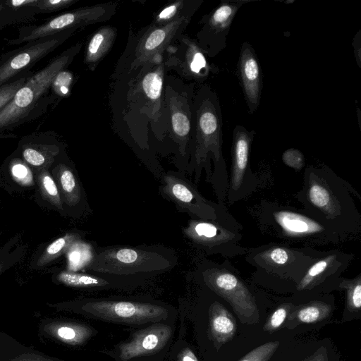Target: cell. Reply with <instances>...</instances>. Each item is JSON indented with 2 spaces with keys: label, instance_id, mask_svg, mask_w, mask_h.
Wrapping results in <instances>:
<instances>
[{
  "label": "cell",
  "instance_id": "1",
  "mask_svg": "<svg viewBox=\"0 0 361 361\" xmlns=\"http://www.w3.org/2000/svg\"><path fill=\"white\" fill-rule=\"evenodd\" d=\"M295 197L302 207L348 240L361 232V214L355 198L361 197L345 180L325 165L307 166Z\"/></svg>",
  "mask_w": 361,
  "mask_h": 361
},
{
  "label": "cell",
  "instance_id": "2",
  "mask_svg": "<svg viewBox=\"0 0 361 361\" xmlns=\"http://www.w3.org/2000/svg\"><path fill=\"white\" fill-rule=\"evenodd\" d=\"M196 109V133L191 161L188 166L197 184L202 172L211 184L219 203L224 204L228 185L226 163L222 154V117L216 94L209 87L198 94Z\"/></svg>",
  "mask_w": 361,
  "mask_h": 361
},
{
  "label": "cell",
  "instance_id": "3",
  "mask_svg": "<svg viewBox=\"0 0 361 361\" xmlns=\"http://www.w3.org/2000/svg\"><path fill=\"white\" fill-rule=\"evenodd\" d=\"M178 259L174 250L160 245L96 247L95 257L85 271L119 285L170 271Z\"/></svg>",
  "mask_w": 361,
  "mask_h": 361
},
{
  "label": "cell",
  "instance_id": "4",
  "mask_svg": "<svg viewBox=\"0 0 361 361\" xmlns=\"http://www.w3.org/2000/svg\"><path fill=\"white\" fill-rule=\"evenodd\" d=\"M255 215L261 232L279 240L280 243L315 248L348 240L302 207L263 200Z\"/></svg>",
  "mask_w": 361,
  "mask_h": 361
},
{
  "label": "cell",
  "instance_id": "5",
  "mask_svg": "<svg viewBox=\"0 0 361 361\" xmlns=\"http://www.w3.org/2000/svg\"><path fill=\"white\" fill-rule=\"evenodd\" d=\"M80 48V44L71 47L42 69L27 77L10 102L0 111V138L11 137L8 131L45 113L48 105L54 101L52 96L54 95L49 94L54 78L68 66Z\"/></svg>",
  "mask_w": 361,
  "mask_h": 361
},
{
  "label": "cell",
  "instance_id": "6",
  "mask_svg": "<svg viewBox=\"0 0 361 361\" xmlns=\"http://www.w3.org/2000/svg\"><path fill=\"white\" fill-rule=\"evenodd\" d=\"M324 250L270 243L249 248L245 261L255 268L256 281L291 285L295 289L308 268Z\"/></svg>",
  "mask_w": 361,
  "mask_h": 361
},
{
  "label": "cell",
  "instance_id": "7",
  "mask_svg": "<svg viewBox=\"0 0 361 361\" xmlns=\"http://www.w3.org/2000/svg\"><path fill=\"white\" fill-rule=\"evenodd\" d=\"M195 271L207 288L229 303L240 322H258L259 312L255 297L229 261L217 263L204 260Z\"/></svg>",
  "mask_w": 361,
  "mask_h": 361
},
{
  "label": "cell",
  "instance_id": "8",
  "mask_svg": "<svg viewBox=\"0 0 361 361\" xmlns=\"http://www.w3.org/2000/svg\"><path fill=\"white\" fill-rule=\"evenodd\" d=\"M243 226L233 216L218 220L190 218L182 228L183 235L198 250L208 255L224 257L245 255L249 248L240 244Z\"/></svg>",
  "mask_w": 361,
  "mask_h": 361
},
{
  "label": "cell",
  "instance_id": "9",
  "mask_svg": "<svg viewBox=\"0 0 361 361\" xmlns=\"http://www.w3.org/2000/svg\"><path fill=\"white\" fill-rule=\"evenodd\" d=\"M160 195L174 204L177 210L191 218L202 220L228 219L233 216L225 204L206 199L192 183L180 171H168L161 177Z\"/></svg>",
  "mask_w": 361,
  "mask_h": 361
},
{
  "label": "cell",
  "instance_id": "10",
  "mask_svg": "<svg viewBox=\"0 0 361 361\" xmlns=\"http://www.w3.org/2000/svg\"><path fill=\"white\" fill-rule=\"evenodd\" d=\"M115 4H104L77 8L54 16L40 25L22 27L18 37L9 39L8 44L18 45L42 37L54 35L68 30L106 20L115 13Z\"/></svg>",
  "mask_w": 361,
  "mask_h": 361
},
{
  "label": "cell",
  "instance_id": "11",
  "mask_svg": "<svg viewBox=\"0 0 361 361\" xmlns=\"http://www.w3.org/2000/svg\"><path fill=\"white\" fill-rule=\"evenodd\" d=\"M255 132L238 125L233 132L231 167L226 198L229 204L245 199L255 192L259 179L250 164V149Z\"/></svg>",
  "mask_w": 361,
  "mask_h": 361
},
{
  "label": "cell",
  "instance_id": "12",
  "mask_svg": "<svg viewBox=\"0 0 361 361\" xmlns=\"http://www.w3.org/2000/svg\"><path fill=\"white\" fill-rule=\"evenodd\" d=\"M75 30H68L27 42L19 48L1 55L0 57V87L30 72V69L37 62L64 42Z\"/></svg>",
  "mask_w": 361,
  "mask_h": 361
},
{
  "label": "cell",
  "instance_id": "13",
  "mask_svg": "<svg viewBox=\"0 0 361 361\" xmlns=\"http://www.w3.org/2000/svg\"><path fill=\"white\" fill-rule=\"evenodd\" d=\"M82 310L95 317L120 324H141L159 322L168 310L156 304L126 300H90Z\"/></svg>",
  "mask_w": 361,
  "mask_h": 361
},
{
  "label": "cell",
  "instance_id": "14",
  "mask_svg": "<svg viewBox=\"0 0 361 361\" xmlns=\"http://www.w3.org/2000/svg\"><path fill=\"white\" fill-rule=\"evenodd\" d=\"M354 255L338 249L324 250L306 271L297 284L298 293L319 290L327 286L338 288L342 274L348 268Z\"/></svg>",
  "mask_w": 361,
  "mask_h": 361
},
{
  "label": "cell",
  "instance_id": "15",
  "mask_svg": "<svg viewBox=\"0 0 361 361\" xmlns=\"http://www.w3.org/2000/svg\"><path fill=\"white\" fill-rule=\"evenodd\" d=\"M51 167V173L59 188L66 215L79 219L91 213L78 173L63 151Z\"/></svg>",
  "mask_w": 361,
  "mask_h": 361
},
{
  "label": "cell",
  "instance_id": "16",
  "mask_svg": "<svg viewBox=\"0 0 361 361\" xmlns=\"http://www.w3.org/2000/svg\"><path fill=\"white\" fill-rule=\"evenodd\" d=\"M247 1L228 0L221 4L205 17L198 34L200 47L208 56L214 57L226 46V38L233 20L240 8Z\"/></svg>",
  "mask_w": 361,
  "mask_h": 361
},
{
  "label": "cell",
  "instance_id": "17",
  "mask_svg": "<svg viewBox=\"0 0 361 361\" xmlns=\"http://www.w3.org/2000/svg\"><path fill=\"white\" fill-rule=\"evenodd\" d=\"M63 151L53 132L46 131L23 136L18 142L16 153L37 171L51 168Z\"/></svg>",
  "mask_w": 361,
  "mask_h": 361
},
{
  "label": "cell",
  "instance_id": "18",
  "mask_svg": "<svg viewBox=\"0 0 361 361\" xmlns=\"http://www.w3.org/2000/svg\"><path fill=\"white\" fill-rule=\"evenodd\" d=\"M192 13L181 14L174 20L150 30L140 39L135 52L133 67L136 68L154 60L187 25Z\"/></svg>",
  "mask_w": 361,
  "mask_h": 361
},
{
  "label": "cell",
  "instance_id": "19",
  "mask_svg": "<svg viewBox=\"0 0 361 361\" xmlns=\"http://www.w3.org/2000/svg\"><path fill=\"white\" fill-rule=\"evenodd\" d=\"M238 69L249 113L253 114L260 103L262 74L255 51L247 42L241 45Z\"/></svg>",
  "mask_w": 361,
  "mask_h": 361
},
{
  "label": "cell",
  "instance_id": "20",
  "mask_svg": "<svg viewBox=\"0 0 361 361\" xmlns=\"http://www.w3.org/2000/svg\"><path fill=\"white\" fill-rule=\"evenodd\" d=\"M171 335V328L163 324L136 331L128 341L119 345V357L126 361L157 352L167 343Z\"/></svg>",
  "mask_w": 361,
  "mask_h": 361
},
{
  "label": "cell",
  "instance_id": "21",
  "mask_svg": "<svg viewBox=\"0 0 361 361\" xmlns=\"http://www.w3.org/2000/svg\"><path fill=\"white\" fill-rule=\"evenodd\" d=\"M209 336L216 349L231 341L237 330V323L231 312L219 302L209 309Z\"/></svg>",
  "mask_w": 361,
  "mask_h": 361
},
{
  "label": "cell",
  "instance_id": "22",
  "mask_svg": "<svg viewBox=\"0 0 361 361\" xmlns=\"http://www.w3.org/2000/svg\"><path fill=\"white\" fill-rule=\"evenodd\" d=\"M169 109L173 133L178 144L180 153L185 156L191 128L189 111H185L182 101L175 97H171L169 100Z\"/></svg>",
  "mask_w": 361,
  "mask_h": 361
},
{
  "label": "cell",
  "instance_id": "23",
  "mask_svg": "<svg viewBox=\"0 0 361 361\" xmlns=\"http://www.w3.org/2000/svg\"><path fill=\"white\" fill-rule=\"evenodd\" d=\"M116 36V29L110 26L101 27L90 38L86 49L85 61L92 69L111 49Z\"/></svg>",
  "mask_w": 361,
  "mask_h": 361
},
{
  "label": "cell",
  "instance_id": "24",
  "mask_svg": "<svg viewBox=\"0 0 361 361\" xmlns=\"http://www.w3.org/2000/svg\"><path fill=\"white\" fill-rule=\"evenodd\" d=\"M37 0L3 1L0 10V29L13 23L29 19L40 13L36 7Z\"/></svg>",
  "mask_w": 361,
  "mask_h": 361
},
{
  "label": "cell",
  "instance_id": "25",
  "mask_svg": "<svg viewBox=\"0 0 361 361\" xmlns=\"http://www.w3.org/2000/svg\"><path fill=\"white\" fill-rule=\"evenodd\" d=\"M331 312V306L322 300H314L299 306H294L290 320L298 324H311L322 321Z\"/></svg>",
  "mask_w": 361,
  "mask_h": 361
},
{
  "label": "cell",
  "instance_id": "26",
  "mask_svg": "<svg viewBox=\"0 0 361 361\" xmlns=\"http://www.w3.org/2000/svg\"><path fill=\"white\" fill-rule=\"evenodd\" d=\"M96 247L82 238L75 240L66 251L68 269L71 271H85L93 261Z\"/></svg>",
  "mask_w": 361,
  "mask_h": 361
},
{
  "label": "cell",
  "instance_id": "27",
  "mask_svg": "<svg viewBox=\"0 0 361 361\" xmlns=\"http://www.w3.org/2000/svg\"><path fill=\"white\" fill-rule=\"evenodd\" d=\"M56 279L66 286L81 288H102L114 285L107 279L90 272L71 271L67 269L60 271Z\"/></svg>",
  "mask_w": 361,
  "mask_h": 361
},
{
  "label": "cell",
  "instance_id": "28",
  "mask_svg": "<svg viewBox=\"0 0 361 361\" xmlns=\"http://www.w3.org/2000/svg\"><path fill=\"white\" fill-rule=\"evenodd\" d=\"M36 182L43 199L54 209L66 216L59 188L49 169L37 171Z\"/></svg>",
  "mask_w": 361,
  "mask_h": 361
},
{
  "label": "cell",
  "instance_id": "29",
  "mask_svg": "<svg viewBox=\"0 0 361 361\" xmlns=\"http://www.w3.org/2000/svg\"><path fill=\"white\" fill-rule=\"evenodd\" d=\"M52 334L62 341L71 345H80L94 335L90 326L75 323H61L51 326Z\"/></svg>",
  "mask_w": 361,
  "mask_h": 361
},
{
  "label": "cell",
  "instance_id": "30",
  "mask_svg": "<svg viewBox=\"0 0 361 361\" xmlns=\"http://www.w3.org/2000/svg\"><path fill=\"white\" fill-rule=\"evenodd\" d=\"M188 49L185 57L186 71L189 75L203 78L209 73V66L203 54V51L193 42L187 40Z\"/></svg>",
  "mask_w": 361,
  "mask_h": 361
},
{
  "label": "cell",
  "instance_id": "31",
  "mask_svg": "<svg viewBox=\"0 0 361 361\" xmlns=\"http://www.w3.org/2000/svg\"><path fill=\"white\" fill-rule=\"evenodd\" d=\"M82 236L83 234L81 233L71 232L58 238L46 247L37 261V265H45L66 252L69 247Z\"/></svg>",
  "mask_w": 361,
  "mask_h": 361
},
{
  "label": "cell",
  "instance_id": "32",
  "mask_svg": "<svg viewBox=\"0 0 361 361\" xmlns=\"http://www.w3.org/2000/svg\"><path fill=\"white\" fill-rule=\"evenodd\" d=\"M338 289L345 290L346 308L350 312H357L361 307V274L353 279L341 278Z\"/></svg>",
  "mask_w": 361,
  "mask_h": 361
},
{
  "label": "cell",
  "instance_id": "33",
  "mask_svg": "<svg viewBox=\"0 0 361 361\" xmlns=\"http://www.w3.org/2000/svg\"><path fill=\"white\" fill-rule=\"evenodd\" d=\"M162 83L161 67L147 73L142 80L141 87L145 96L154 106L159 104Z\"/></svg>",
  "mask_w": 361,
  "mask_h": 361
},
{
  "label": "cell",
  "instance_id": "34",
  "mask_svg": "<svg viewBox=\"0 0 361 361\" xmlns=\"http://www.w3.org/2000/svg\"><path fill=\"white\" fill-rule=\"evenodd\" d=\"M8 169L11 178L16 183L23 187H32L35 184L33 173L30 167L18 154L17 156L13 154L9 159Z\"/></svg>",
  "mask_w": 361,
  "mask_h": 361
},
{
  "label": "cell",
  "instance_id": "35",
  "mask_svg": "<svg viewBox=\"0 0 361 361\" xmlns=\"http://www.w3.org/2000/svg\"><path fill=\"white\" fill-rule=\"evenodd\" d=\"M294 306L291 302H286L277 307L264 325V331L272 333L277 330L285 322Z\"/></svg>",
  "mask_w": 361,
  "mask_h": 361
},
{
  "label": "cell",
  "instance_id": "36",
  "mask_svg": "<svg viewBox=\"0 0 361 361\" xmlns=\"http://www.w3.org/2000/svg\"><path fill=\"white\" fill-rule=\"evenodd\" d=\"M73 80L71 72L65 69L59 71L51 82V90L53 94L61 98L68 97Z\"/></svg>",
  "mask_w": 361,
  "mask_h": 361
},
{
  "label": "cell",
  "instance_id": "37",
  "mask_svg": "<svg viewBox=\"0 0 361 361\" xmlns=\"http://www.w3.org/2000/svg\"><path fill=\"white\" fill-rule=\"evenodd\" d=\"M279 345V341L267 342L254 348L238 361H268Z\"/></svg>",
  "mask_w": 361,
  "mask_h": 361
},
{
  "label": "cell",
  "instance_id": "38",
  "mask_svg": "<svg viewBox=\"0 0 361 361\" xmlns=\"http://www.w3.org/2000/svg\"><path fill=\"white\" fill-rule=\"evenodd\" d=\"M32 73L29 72L22 75L0 87V111L10 102L15 93Z\"/></svg>",
  "mask_w": 361,
  "mask_h": 361
},
{
  "label": "cell",
  "instance_id": "39",
  "mask_svg": "<svg viewBox=\"0 0 361 361\" xmlns=\"http://www.w3.org/2000/svg\"><path fill=\"white\" fill-rule=\"evenodd\" d=\"M183 7V1H178L164 8L155 18L156 25L158 26L167 24L176 19L181 14L179 11Z\"/></svg>",
  "mask_w": 361,
  "mask_h": 361
},
{
  "label": "cell",
  "instance_id": "40",
  "mask_svg": "<svg viewBox=\"0 0 361 361\" xmlns=\"http://www.w3.org/2000/svg\"><path fill=\"white\" fill-rule=\"evenodd\" d=\"M78 0H37L36 7L39 13H51L68 8Z\"/></svg>",
  "mask_w": 361,
  "mask_h": 361
},
{
  "label": "cell",
  "instance_id": "41",
  "mask_svg": "<svg viewBox=\"0 0 361 361\" xmlns=\"http://www.w3.org/2000/svg\"><path fill=\"white\" fill-rule=\"evenodd\" d=\"M282 161L288 166L297 171L301 170L305 166V157L302 153L294 148L286 150L282 154Z\"/></svg>",
  "mask_w": 361,
  "mask_h": 361
},
{
  "label": "cell",
  "instance_id": "42",
  "mask_svg": "<svg viewBox=\"0 0 361 361\" xmlns=\"http://www.w3.org/2000/svg\"><path fill=\"white\" fill-rule=\"evenodd\" d=\"M17 250L8 253V250H0V275L17 259Z\"/></svg>",
  "mask_w": 361,
  "mask_h": 361
},
{
  "label": "cell",
  "instance_id": "43",
  "mask_svg": "<svg viewBox=\"0 0 361 361\" xmlns=\"http://www.w3.org/2000/svg\"><path fill=\"white\" fill-rule=\"evenodd\" d=\"M9 361H56L50 358L42 357V355L25 353L20 355Z\"/></svg>",
  "mask_w": 361,
  "mask_h": 361
},
{
  "label": "cell",
  "instance_id": "44",
  "mask_svg": "<svg viewBox=\"0 0 361 361\" xmlns=\"http://www.w3.org/2000/svg\"><path fill=\"white\" fill-rule=\"evenodd\" d=\"M304 361H329L326 351L324 349L318 350L314 355Z\"/></svg>",
  "mask_w": 361,
  "mask_h": 361
},
{
  "label": "cell",
  "instance_id": "45",
  "mask_svg": "<svg viewBox=\"0 0 361 361\" xmlns=\"http://www.w3.org/2000/svg\"><path fill=\"white\" fill-rule=\"evenodd\" d=\"M353 47L355 48V54L356 56V59L358 63V66H360V31L357 33L356 36L353 40Z\"/></svg>",
  "mask_w": 361,
  "mask_h": 361
},
{
  "label": "cell",
  "instance_id": "46",
  "mask_svg": "<svg viewBox=\"0 0 361 361\" xmlns=\"http://www.w3.org/2000/svg\"><path fill=\"white\" fill-rule=\"evenodd\" d=\"M180 361H198L190 349H185L180 355Z\"/></svg>",
  "mask_w": 361,
  "mask_h": 361
},
{
  "label": "cell",
  "instance_id": "47",
  "mask_svg": "<svg viewBox=\"0 0 361 361\" xmlns=\"http://www.w3.org/2000/svg\"><path fill=\"white\" fill-rule=\"evenodd\" d=\"M2 4H3V1H0V10H1V7H2Z\"/></svg>",
  "mask_w": 361,
  "mask_h": 361
}]
</instances>
